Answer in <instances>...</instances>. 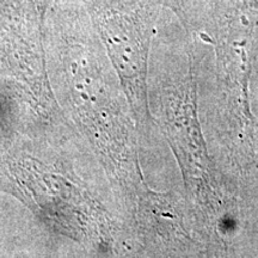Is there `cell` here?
I'll return each mask as SVG.
<instances>
[{
  "mask_svg": "<svg viewBox=\"0 0 258 258\" xmlns=\"http://www.w3.org/2000/svg\"><path fill=\"white\" fill-rule=\"evenodd\" d=\"M132 104L145 102L147 55L164 0H80Z\"/></svg>",
  "mask_w": 258,
  "mask_h": 258,
  "instance_id": "cell-1",
  "label": "cell"
},
{
  "mask_svg": "<svg viewBox=\"0 0 258 258\" xmlns=\"http://www.w3.org/2000/svg\"><path fill=\"white\" fill-rule=\"evenodd\" d=\"M55 0H0V21L21 28L46 30L47 15Z\"/></svg>",
  "mask_w": 258,
  "mask_h": 258,
  "instance_id": "cell-2",
  "label": "cell"
}]
</instances>
